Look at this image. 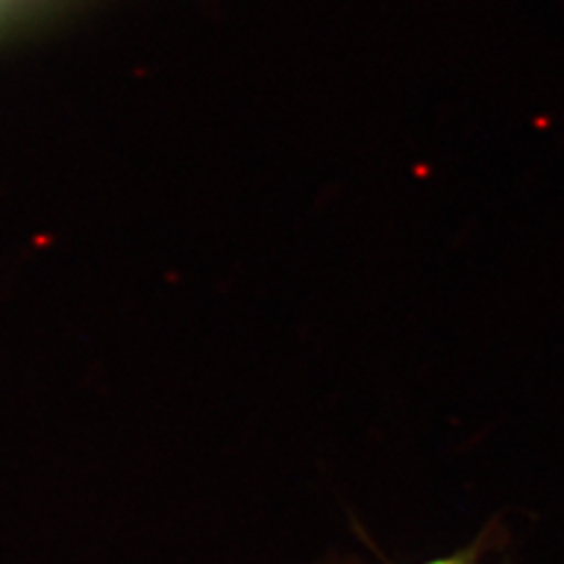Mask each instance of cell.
<instances>
[{"label": "cell", "mask_w": 564, "mask_h": 564, "mask_svg": "<svg viewBox=\"0 0 564 564\" xmlns=\"http://www.w3.org/2000/svg\"><path fill=\"white\" fill-rule=\"evenodd\" d=\"M426 564H475V556L470 552H464V554H454V556L437 558V561Z\"/></svg>", "instance_id": "6da1fadb"}, {"label": "cell", "mask_w": 564, "mask_h": 564, "mask_svg": "<svg viewBox=\"0 0 564 564\" xmlns=\"http://www.w3.org/2000/svg\"><path fill=\"white\" fill-rule=\"evenodd\" d=\"M18 2H21V0H0V15H2L4 11H11Z\"/></svg>", "instance_id": "7a4b0ae2"}]
</instances>
